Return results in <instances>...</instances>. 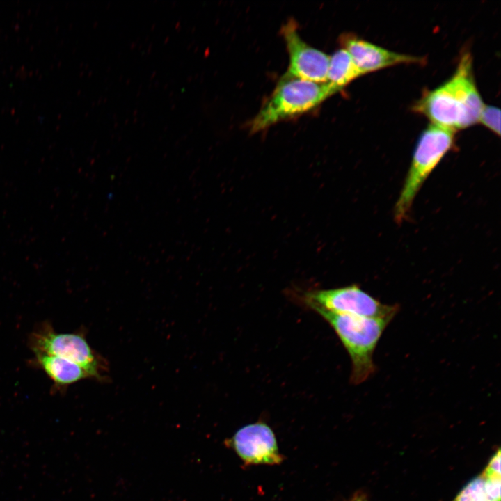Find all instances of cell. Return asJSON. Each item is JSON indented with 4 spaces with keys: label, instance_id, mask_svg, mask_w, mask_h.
I'll return each mask as SVG.
<instances>
[{
    "label": "cell",
    "instance_id": "obj_15",
    "mask_svg": "<svg viewBox=\"0 0 501 501\" xmlns=\"http://www.w3.org/2000/svg\"><path fill=\"white\" fill-rule=\"evenodd\" d=\"M349 501H368L367 495L362 492H357Z\"/></svg>",
    "mask_w": 501,
    "mask_h": 501
},
{
    "label": "cell",
    "instance_id": "obj_12",
    "mask_svg": "<svg viewBox=\"0 0 501 501\" xmlns=\"http://www.w3.org/2000/svg\"><path fill=\"white\" fill-rule=\"evenodd\" d=\"M500 479L480 474L468 482L452 501H500Z\"/></svg>",
    "mask_w": 501,
    "mask_h": 501
},
{
    "label": "cell",
    "instance_id": "obj_1",
    "mask_svg": "<svg viewBox=\"0 0 501 501\" xmlns=\"http://www.w3.org/2000/svg\"><path fill=\"white\" fill-rule=\"evenodd\" d=\"M472 63L470 52H463L451 77L425 92L412 111L431 124L456 132L477 123L485 104L475 83Z\"/></svg>",
    "mask_w": 501,
    "mask_h": 501
},
{
    "label": "cell",
    "instance_id": "obj_5",
    "mask_svg": "<svg viewBox=\"0 0 501 501\" xmlns=\"http://www.w3.org/2000/svg\"><path fill=\"white\" fill-rule=\"evenodd\" d=\"M299 299L305 307L315 305L335 313L372 318L393 319L399 310L397 305L382 303L356 284L305 291Z\"/></svg>",
    "mask_w": 501,
    "mask_h": 501
},
{
    "label": "cell",
    "instance_id": "obj_10",
    "mask_svg": "<svg viewBox=\"0 0 501 501\" xmlns=\"http://www.w3.org/2000/svg\"><path fill=\"white\" fill-rule=\"evenodd\" d=\"M36 356L46 374L57 384H70L89 376L81 366L63 358L43 353Z\"/></svg>",
    "mask_w": 501,
    "mask_h": 501
},
{
    "label": "cell",
    "instance_id": "obj_6",
    "mask_svg": "<svg viewBox=\"0 0 501 501\" xmlns=\"http://www.w3.org/2000/svg\"><path fill=\"white\" fill-rule=\"evenodd\" d=\"M281 33L289 54L287 75L313 81L327 82L329 56L306 43L299 34L296 22L290 19Z\"/></svg>",
    "mask_w": 501,
    "mask_h": 501
},
{
    "label": "cell",
    "instance_id": "obj_14",
    "mask_svg": "<svg viewBox=\"0 0 501 501\" xmlns=\"http://www.w3.org/2000/svg\"><path fill=\"white\" fill-rule=\"evenodd\" d=\"M481 474L488 478L501 477L500 449L491 456L487 466Z\"/></svg>",
    "mask_w": 501,
    "mask_h": 501
},
{
    "label": "cell",
    "instance_id": "obj_2",
    "mask_svg": "<svg viewBox=\"0 0 501 501\" xmlns=\"http://www.w3.org/2000/svg\"><path fill=\"white\" fill-rule=\"evenodd\" d=\"M307 308L330 324L347 351L351 361V384L358 385L370 378L376 370L374 352L392 319L338 314L315 305Z\"/></svg>",
    "mask_w": 501,
    "mask_h": 501
},
{
    "label": "cell",
    "instance_id": "obj_8",
    "mask_svg": "<svg viewBox=\"0 0 501 501\" xmlns=\"http://www.w3.org/2000/svg\"><path fill=\"white\" fill-rule=\"evenodd\" d=\"M228 445L248 464L275 465L283 461L273 431L262 422L238 429L228 440Z\"/></svg>",
    "mask_w": 501,
    "mask_h": 501
},
{
    "label": "cell",
    "instance_id": "obj_3",
    "mask_svg": "<svg viewBox=\"0 0 501 501\" xmlns=\"http://www.w3.org/2000/svg\"><path fill=\"white\" fill-rule=\"evenodd\" d=\"M338 92L340 90L328 82L316 83L285 74L250 121V132L257 133L310 111Z\"/></svg>",
    "mask_w": 501,
    "mask_h": 501
},
{
    "label": "cell",
    "instance_id": "obj_7",
    "mask_svg": "<svg viewBox=\"0 0 501 501\" xmlns=\"http://www.w3.org/2000/svg\"><path fill=\"white\" fill-rule=\"evenodd\" d=\"M33 345L36 353L63 358L81 366L89 376L101 378L99 362L81 335L47 330L35 335Z\"/></svg>",
    "mask_w": 501,
    "mask_h": 501
},
{
    "label": "cell",
    "instance_id": "obj_13",
    "mask_svg": "<svg viewBox=\"0 0 501 501\" xmlns=\"http://www.w3.org/2000/svg\"><path fill=\"white\" fill-rule=\"evenodd\" d=\"M493 134L500 135V110L499 108L485 104L480 113L478 122Z\"/></svg>",
    "mask_w": 501,
    "mask_h": 501
},
{
    "label": "cell",
    "instance_id": "obj_9",
    "mask_svg": "<svg viewBox=\"0 0 501 501\" xmlns=\"http://www.w3.org/2000/svg\"><path fill=\"white\" fill-rule=\"evenodd\" d=\"M340 40L363 75L397 65L426 62L422 57L393 51L350 33L342 35Z\"/></svg>",
    "mask_w": 501,
    "mask_h": 501
},
{
    "label": "cell",
    "instance_id": "obj_4",
    "mask_svg": "<svg viewBox=\"0 0 501 501\" xmlns=\"http://www.w3.org/2000/svg\"><path fill=\"white\" fill-rule=\"evenodd\" d=\"M456 132L429 124L420 134L395 207L397 222L407 216L421 186L455 143Z\"/></svg>",
    "mask_w": 501,
    "mask_h": 501
},
{
    "label": "cell",
    "instance_id": "obj_11",
    "mask_svg": "<svg viewBox=\"0 0 501 501\" xmlns=\"http://www.w3.org/2000/svg\"><path fill=\"white\" fill-rule=\"evenodd\" d=\"M363 76L349 52L341 48L329 56L327 82L340 91Z\"/></svg>",
    "mask_w": 501,
    "mask_h": 501
}]
</instances>
